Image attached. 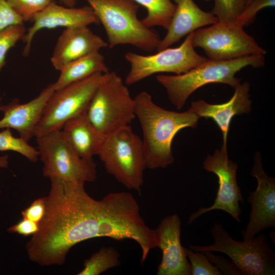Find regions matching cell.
Here are the masks:
<instances>
[{
  "mask_svg": "<svg viewBox=\"0 0 275 275\" xmlns=\"http://www.w3.org/2000/svg\"><path fill=\"white\" fill-rule=\"evenodd\" d=\"M49 180L44 215L25 245L32 262L41 266L62 265L73 246L96 237L135 241L142 251L141 263L157 248L155 230L146 225L131 193L111 192L96 200L87 193L85 183Z\"/></svg>",
  "mask_w": 275,
  "mask_h": 275,
  "instance_id": "1",
  "label": "cell"
},
{
  "mask_svg": "<svg viewBox=\"0 0 275 275\" xmlns=\"http://www.w3.org/2000/svg\"><path fill=\"white\" fill-rule=\"evenodd\" d=\"M134 100L147 168H167L174 161L172 144L176 135L185 128H195L200 118L189 108L183 112L166 109L156 104L147 92L139 93Z\"/></svg>",
  "mask_w": 275,
  "mask_h": 275,
  "instance_id": "2",
  "label": "cell"
},
{
  "mask_svg": "<svg viewBox=\"0 0 275 275\" xmlns=\"http://www.w3.org/2000/svg\"><path fill=\"white\" fill-rule=\"evenodd\" d=\"M265 65L264 55L253 54L229 60L205 61L185 73L175 75H158L156 79L166 90L170 102L181 109L190 95L201 87L221 83L235 88L240 79L236 74L242 69Z\"/></svg>",
  "mask_w": 275,
  "mask_h": 275,
  "instance_id": "3",
  "label": "cell"
},
{
  "mask_svg": "<svg viewBox=\"0 0 275 275\" xmlns=\"http://www.w3.org/2000/svg\"><path fill=\"white\" fill-rule=\"evenodd\" d=\"M102 24L108 47L130 44L145 51L156 49L161 39L137 16L139 5L132 0H86Z\"/></svg>",
  "mask_w": 275,
  "mask_h": 275,
  "instance_id": "4",
  "label": "cell"
},
{
  "mask_svg": "<svg viewBox=\"0 0 275 275\" xmlns=\"http://www.w3.org/2000/svg\"><path fill=\"white\" fill-rule=\"evenodd\" d=\"M98 155L106 172L119 182L140 191L146 162L142 140L129 125L106 135Z\"/></svg>",
  "mask_w": 275,
  "mask_h": 275,
  "instance_id": "5",
  "label": "cell"
},
{
  "mask_svg": "<svg viewBox=\"0 0 275 275\" xmlns=\"http://www.w3.org/2000/svg\"><path fill=\"white\" fill-rule=\"evenodd\" d=\"M213 243L208 245H190L198 252H217L227 255L242 275H274L275 253L269 246L266 235L259 234L247 240L232 238L221 223H214L210 229Z\"/></svg>",
  "mask_w": 275,
  "mask_h": 275,
  "instance_id": "6",
  "label": "cell"
},
{
  "mask_svg": "<svg viewBox=\"0 0 275 275\" xmlns=\"http://www.w3.org/2000/svg\"><path fill=\"white\" fill-rule=\"evenodd\" d=\"M36 141L44 177L84 183L96 180V163L79 156L62 129L37 137Z\"/></svg>",
  "mask_w": 275,
  "mask_h": 275,
  "instance_id": "7",
  "label": "cell"
},
{
  "mask_svg": "<svg viewBox=\"0 0 275 275\" xmlns=\"http://www.w3.org/2000/svg\"><path fill=\"white\" fill-rule=\"evenodd\" d=\"M126 85L116 72H109L87 107L89 121L105 136L129 125L135 118L134 98Z\"/></svg>",
  "mask_w": 275,
  "mask_h": 275,
  "instance_id": "8",
  "label": "cell"
},
{
  "mask_svg": "<svg viewBox=\"0 0 275 275\" xmlns=\"http://www.w3.org/2000/svg\"><path fill=\"white\" fill-rule=\"evenodd\" d=\"M109 72L95 73L55 90L36 128L35 136L62 129L68 121L86 111L95 91L107 78Z\"/></svg>",
  "mask_w": 275,
  "mask_h": 275,
  "instance_id": "9",
  "label": "cell"
},
{
  "mask_svg": "<svg viewBox=\"0 0 275 275\" xmlns=\"http://www.w3.org/2000/svg\"><path fill=\"white\" fill-rule=\"evenodd\" d=\"M192 42L195 48H202L210 60H229L266 53L236 22L218 21L198 29L194 32Z\"/></svg>",
  "mask_w": 275,
  "mask_h": 275,
  "instance_id": "10",
  "label": "cell"
},
{
  "mask_svg": "<svg viewBox=\"0 0 275 275\" xmlns=\"http://www.w3.org/2000/svg\"><path fill=\"white\" fill-rule=\"evenodd\" d=\"M194 32L187 35L182 43L176 48H167L157 53L144 56L133 52L125 54L130 64L125 84L131 85L156 73L186 72L207 58L198 54L193 45Z\"/></svg>",
  "mask_w": 275,
  "mask_h": 275,
  "instance_id": "11",
  "label": "cell"
},
{
  "mask_svg": "<svg viewBox=\"0 0 275 275\" xmlns=\"http://www.w3.org/2000/svg\"><path fill=\"white\" fill-rule=\"evenodd\" d=\"M203 167L218 178L216 197L211 206L200 208L191 213L187 224L190 225L203 214L214 210L224 211L240 223L241 210L239 204H243V199L237 180L238 166L229 158L227 148L222 145L212 154H208L203 161Z\"/></svg>",
  "mask_w": 275,
  "mask_h": 275,
  "instance_id": "12",
  "label": "cell"
},
{
  "mask_svg": "<svg viewBox=\"0 0 275 275\" xmlns=\"http://www.w3.org/2000/svg\"><path fill=\"white\" fill-rule=\"evenodd\" d=\"M251 175L257 180V186L248 197L251 211L246 227L241 231L243 240L255 237L265 229L275 228V179L264 171L259 152L254 157Z\"/></svg>",
  "mask_w": 275,
  "mask_h": 275,
  "instance_id": "13",
  "label": "cell"
},
{
  "mask_svg": "<svg viewBox=\"0 0 275 275\" xmlns=\"http://www.w3.org/2000/svg\"><path fill=\"white\" fill-rule=\"evenodd\" d=\"M181 222L177 214L163 217L155 229L162 258L157 275H191L190 265L180 241Z\"/></svg>",
  "mask_w": 275,
  "mask_h": 275,
  "instance_id": "14",
  "label": "cell"
},
{
  "mask_svg": "<svg viewBox=\"0 0 275 275\" xmlns=\"http://www.w3.org/2000/svg\"><path fill=\"white\" fill-rule=\"evenodd\" d=\"M54 83L48 85L35 98L25 103L14 99L6 105H0L3 117L0 129H13L26 142L35 136L36 128L41 120L47 103L55 91Z\"/></svg>",
  "mask_w": 275,
  "mask_h": 275,
  "instance_id": "15",
  "label": "cell"
},
{
  "mask_svg": "<svg viewBox=\"0 0 275 275\" xmlns=\"http://www.w3.org/2000/svg\"><path fill=\"white\" fill-rule=\"evenodd\" d=\"M32 21V25L27 30L22 39L25 43L22 54L25 57L30 54L34 37L42 29L89 26L99 22L90 7L77 8L62 6L54 2L35 15Z\"/></svg>",
  "mask_w": 275,
  "mask_h": 275,
  "instance_id": "16",
  "label": "cell"
},
{
  "mask_svg": "<svg viewBox=\"0 0 275 275\" xmlns=\"http://www.w3.org/2000/svg\"><path fill=\"white\" fill-rule=\"evenodd\" d=\"M234 90L232 97L225 103L211 104L200 99L191 102L189 108L200 118H210L214 121L222 133V145L226 148L230 125L233 117L249 114L252 110L250 84L247 81L240 83Z\"/></svg>",
  "mask_w": 275,
  "mask_h": 275,
  "instance_id": "17",
  "label": "cell"
},
{
  "mask_svg": "<svg viewBox=\"0 0 275 275\" xmlns=\"http://www.w3.org/2000/svg\"><path fill=\"white\" fill-rule=\"evenodd\" d=\"M107 46V43L88 26L65 28L58 39L50 61L53 67L60 71L68 63Z\"/></svg>",
  "mask_w": 275,
  "mask_h": 275,
  "instance_id": "18",
  "label": "cell"
},
{
  "mask_svg": "<svg viewBox=\"0 0 275 275\" xmlns=\"http://www.w3.org/2000/svg\"><path fill=\"white\" fill-rule=\"evenodd\" d=\"M176 8L167 28V33L161 39L156 49L159 51L170 47L184 36L200 28L218 21L210 12L202 10L194 0H174Z\"/></svg>",
  "mask_w": 275,
  "mask_h": 275,
  "instance_id": "19",
  "label": "cell"
},
{
  "mask_svg": "<svg viewBox=\"0 0 275 275\" xmlns=\"http://www.w3.org/2000/svg\"><path fill=\"white\" fill-rule=\"evenodd\" d=\"M86 111L68 121L62 130L79 156L93 159L94 156L98 155L105 135L93 126Z\"/></svg>",
  "mask_w": 275,
  "mask_h": 275,
  "instance_id": "20",
  "label": "cell"
},
{
  "mask_svg": "<svg viewBox=\"0 0 275 275\" xmlns=\"http://www.w3.org/2000/svg\"><path fill=\"white\" fill-rule=\"evenodd\" d=\"M60 71V75L54 82L56 90L95 73L107 72L109 69L102 54L96 52L68 63Z\"/></svg>",
  "mask_w": 275,
  "mask_h": 275,
  "instance_id": "21",
  "label": "cell"
},
{
  "mask_svg": "<svg viewBox=\"0 0 275 275\" xmlns=\"http://www.w3.org/2000/svg\"><path fill=\"white\" fill-rule=\"evenodd\" d=\"M147 11L146 16L141 20L147 27L159 26L167 29L176 8L171 0H132Z\"/></svg>",
  "mask_w": 275,
  "mask_h": 275,
  "instance_id": "22",
  "label": "cell"
},
{
  "mask_svg": "<svg viewBox=\"0 0 275 275\" xmlns=\"http://www.w3.org/2000/svg\"><path fill=\"white\" fill-rule=\"evenodd\" d=\"M120 254L112 246L102 247L93 254L84 264V268L78 275H98L107 270L118 266Z\"/></svg>",
  "mask_w": 275,
  "mask_h": 275,
  "instance_id": "23",
  "label": "cell"
},
{
  "mask_svg": "<svg viewBox=\"0 0 275 275\" xmlns=\"http://www.w3.org/2000/svg\"><path fill=\"white\" fill-rule=\"evenodd\" d=\"M7 151L17 152L33 162H36L39 156L37 148L21 138L14 136L9 128L0 131V151Z\"/></svg>",
  "mask_w": 275,
  "mask_h": 275,
  "instance_id": "24",
  "label": "cell"
},
{
  "mask_svg": "<svg viewBox=\"0 0 275 275\" xmlns=\"http://www.w3.org/2000/svg\"><path fill=\"white\" fill-rule=\"evenodd\" d=\"M26 32L23 23L8 26L0 32V73L6 64L8 51L23 39Z\"/></svg>",
  "mask_w": 275,
  "mask_h": 275,
  "instance_id": "25",
  "label": "cell"
},
{
  "mask_svg": "<svg viewBox=\"0 0 275 275\" xmlns=\"http://www.w3.org/2000/svg\"><path fill=\"white\" fill-rule=\"evenodd\" d=\"M245 5V0H214L211 12L218 21L234 22Z\"/></svg>",
  "mask_w": 275,
  "mask_h": 275,
  "instance_id": "26",
  "label": "cell"
},
{
  "mask_svg": "<svg viewBox=\"0 0 275 275\" xmlns=\"http://www.w3.org/2000/svg\"><path fill=\"white\" fill-rule=\"evenodd\" d=\"M23 21L32 20L35 15L43 11L54 0H7Z\"/></svg>",
  "mask_w": 275,
  "mask_h": 275,
  "instance_id": "27",
  "label": "cell"
},
{
  "mask_svg": "<svg viewBox=\"0 0 275 275\" xmlns=\"http://www.w3.org/2000/svg\"><path fill=\"white\" fill-rule=\"evenodd\" d=\"M186 257L189 261L191 275H222L202 252L193 251L184 247Z\"/></svg>",
  "mask_w": 275,
  "mask_h": 275,
  "instance_id": "28",
  "label": "cell"
},
{
  "mask_svg": "<svg viewBox=\"0 0 275 275\" xmlns=\"http://www.w3.org/2000/svg\"><path fill=\"white\" fill-rule=\"evenodd\" d=\"M274 5L275 0H252L245 5L235 22L242 27L247 26L254 21L261 9Z\"/></svg>",
  "mask_w": 275,
  "mask_h": 275,
  "instance_id": "29",
  "label": "cell"
},
{
  "mask_svg": "<svg viewBox=\"0 0 275 275\" xmlns=\"http://www.w3.org/2000/svg\"><path fill=\"white\" fill-rule=\"evenodd\" d=\"M206 256L208 260L213 263L224 275H242L241 271L231 261L224 257L215 255L212 252H202Z\"/></svg>",
  "mask_w": 275,
  "mask_h": 275,
  "instance_id": "30",
  "label": "cell"
},
{
  "mask_svg": "<svg viewBox=\"0 0 275 275\" xmlns=\"http://www.w3.org/2000/svg\"><path fill=\"white\" fill-rule=\"evenodd\" d=\"M23 22L7 0H0V32L8 26Z\"/></svg>",
  "mask_w": 275,
  "mask_h": 275,
  "instance_id": "31",
  "label": "cell"
},
{
  "mask_svg": "<svg viewBox=\"0 0 275 275\" xmlns=\"http://www.w3.org/2000/svg\"><path fill=\"white\" fill-rule=\"evenodd\" d=\"M45 211V197L35 200L31 205L21 211L22 218L28 219L39 224L43 218Z\"/></svg>",
  "mask_w": 275,
  "mask_h": 275,
  "instance_id": "32",
  "label": "cell"
},
{
  "mask_svg": "<svg viewBox=\"0 0 275 275\" xmlns=\"http://www.w3.org/2000/svg\"><path fill=\"white\" fill-rule=\"evenodd\" d=\"M39 229V224L31 220L23 218L10 227L7 231L9 233H16L23 236L33 235Z\"/></svg>",
  "mask_w": 275,
  "mask_h": 275,
  "instance_id": "33",
  "label": "cell"
},
{
  "mask_svg": "<svg viewBox=\"0 0 275 275\" xmlns=\"http://www.w3.org/2000/svg\"><path fill=\"white\" fill-rule=\"evenodd\" d=\"M9 165V156L4 155L0 156V168H7Z\"/></svg>",
  "mask_w": 275,
  "mask_h": 275,
  "instance_id": "34",
  "label": "cell"
},
{
  "mask_svg": "<svg viewBox=\"0 0 275 275\" xmlns=\"http://www.w3.org/2000/svg\"><path fill=\"white\" fill-rule=\"evenodd\" d=\"M61 3H62L64 6L72 7L75 4L76 2L74 0H59Z\"/></svg>",
  "mask_w": 275,
  "mask_h": 275,
  "instance_id": "35",
  "label": "cell"
},
{
  "mask_svg": "<svg viewBox=\"0 0 275 275\" xmlns=\"http://www.w3.org/2000/svg\"><path fill=\"white\" fill-rule=\"evenodd\" d=\"M246 1V4L249 2H250L251 1H252V0H245Z\"/></svg>",
  "mask_w": 275,
  "mask_h": 275,
  "instance_id": "36",
  "label": "cell"
},
{
  "mask_svg": "<svg viewBox=\"0 0 275 275\" xmlns=\"http://www.w3.org/2000/svg\"><path fill=\"white\" fill-rule=\"evenodd\" d=\"M2 98H1V97H0V103H1V101H2ZM0 105H1V104H0Z\"/></svg>",
  "mask_w": 275,
  "mask_h": 275,
  "instance_id": "37",
  "label": "cell"
},
{
  "mask_svg": "<svg viewBox=\"0 0 275 275\" xmlns=\"http://www.w3.org/2000/svg\"><path fill=\"white\" fill-rule=\"evenodd\" d=\"M74 1H75V2H76V1H77V0H74Z\"/></svg>",
  "mask_w": 275,
  "mask_h": 275,
  "instance_id": "38",
  "label": "cell"
}]
</instances>
